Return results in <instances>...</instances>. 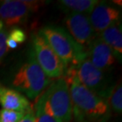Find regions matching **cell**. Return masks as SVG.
Returning a JSON list of instances; mask_svg holds the SVG:
<instances>
[{"instance_id": "cell-1", "label": "cell", "mask_w": 122, "mask_h": 122, "mask_svg": "<svg viewBox=\"0 0 122 122\" xmlns=\"http://www.w3.org/2000/svg\"><path fill=\"white\" fill-rule=\"evenodd\" d=\"M72 115L77 122H106L110 116L108 102L89 91L74 75L67 81Z\"/></svg>"}, {"instance_id": "cell-2", "label": "cell", "mask_w": 122, "mask_h": 122, "mask_svg": "<svg viewBox=\"0 0 122 122\" xmlns=\"http://www.w3.org/2000/svg\"><path fill=\"white\" fill-rule=\"evenodd\" d=\"M38 33L61 60L65 69L76 67L87 57V52L65 29L49 25L41 28Z\"/></svg>"}, {"instance_id": "cell-3", "label": "cell", "mask_w": 122, "mask_h": 122, "mask_svg": "<svg viewBox=\"0 0 122 122\" xmlns=\"http://www.w3.org/2000/svg\"><path fill=\"white\" fill-rule=\"evenodd\" d=\"M52 82L36 62L31 48L26 62L18 68L12 79V86L28 98L35 99L47 89Z\"/></svg>"}, {"instance_id": "cell-4", "label": "cell", "mask_w": 122, "mask_h": 122, "mask_svg": "<svg viewBox=\"0 0 122 122\" xmlns=\"http://www.w3.org/2000/svg\"><path fill=\"white\" fill-rule=\"evenodd\" d=\"M38 100L46 113L60 122H71L73 119L69 85L63 77L51 82Z\"/></svg>"}, {"instance_id": "cell-5", "label": "cell", "mask_w": 122, "mask_h": 122, "mask_svg": "<svg viewBox=\"0 0 122 122\" xmlns=\"http://www.w3.org/2000/svg\"><path fill=\"white\" fill-rule=\"evenodd\" d=\"M75 75L79 81L97 97L108 100L114 86L106 71L97 69L88 58L81 61L75 67Z\"/></svg>"}, {"instance_id": "cell-6", "label": "cell", "mask_w": 122, "mask_h": 122, "mask_svg": "<svg viewBox=\"0 0 122 122\" xmlns=\"http://www.w3.org/2000/svg\"><path fill=\"white\" fill-rule=\"evenodd\" d=\"M32 48L36 62L49 79H59L63 77L65 67L40 33L32 36Z\"/></svg>"}, {"instance_id": "cell-7", "label": "cell", "mask_w": 122, "mask_h": 122, "mask_svg": "<svg viewBox=\"0 0 122 122\" xmlns=\"http://www.w3.org/2000/svg\"><path fill=\"white\" fill-rule=\"evenodd\" d=\"M41 1L2 0L0 1V22L6 27H14L25 23L31 14L42 6Z\"/></svg>"}, {"instance_id": "cell-8", "label": "cell", "mask_w": 122, "mask_h": 122, "mask_svg": "<svg viewBox=\"0 0 122 122\" xmlns=\"http://www.w3.org/2000/svg\"><path fill=\"white\" fill-rule=\"evenodd\" d=\"M65 25L67 32L75 42L87 52L89 46L96 37L88 16L82 14L67 13L65 18Z\"/></svg>"}, {"instance_id": "cell-9", "label": "cell", "mask_w": 122, "mask_h": 122, "mask_svg": "<svg viewBox=\"0 0 122 122\" xmlns=\"http://www.w3.org/2000/svg\"><path fill=\"white\" fill-rule=\"evenodd\" d=\"M95 33L98 34L121 19V10L105 2H98L88 16Z\"/></svg>"}, {"instance_id": "cell-10", "label": "cell", "mask_w": 122, "mask_h": 122, "mask_svg": "<svg viewBox=\"0 0 122 122\" xmlns=\"http://www.w3.org/2000/svg\"><path fill=\"white\" fill-rule=\"evenodd\" d=\"M87 58L95 67L106 72L111 70L118 60L110 47L98 36H96L89 46Z\"/></svg>"}, {"instance_id": "cell-11", "label": "cell", "mask_w": 122, "mask_h": 122, "mask_svg": "<svg viewBox=\"0 0 122 122\" xmlns=\"http://www.w3.org/2000/svg\"><path fill=\"white\" fill-rule=\"evenodd\" d=\"M0 105L4 109L22 113H26L32 107L25 96L2 83H0Z\"/></svg>"}, {"instance_id": "cell-12", "label": "cell", "mask_w": 122, "mask_h": 122, "mask_svg": "<svg viewBox=\"0 0 122 122\" xmlns=\"http://www.w3.org/2000/svg\"><path fill=\"white\" fill-rule=\"evenodd\" d=\"M97 36L109 45L117 60L122 56V33L121 21L117 22L98 33Z\"/></svg>"}, {"instance_id": "cell-13", "label": "cell", "mask_w": 122, "mask_h": 122, "mask_svg": "<svg viewBox=\"0 0 122 122\" xmlns=\"http://www.w3.org/2000/svg\"><path fill=\"white\" fill-rule=\"evenodd\" d=\"M98 2V0H60L58 2L67 13L90 14Z\"/></svg>"}, {"instance_id": "cell-14", "label": "cell", "mask_w": 122, "mask_h": 122, "mask_svg": "<svg viewBox=\"0 0 122 122\" xmlns=\"http://www.w3.org/2000/svg\"><path fill=\"white\" fill-rule=\"evenodd\" d=\"M108 104L110 110L117 114H121L122 111V86L121 84L114 86L111 94L108 97Z\"/></svg>"}, {"instance_id": "cell-15", "label": "cell", "mask_w": 122, "mask_h": 122, "mask_svg": "<svg viewBox=\"0 0 122 122\" xmlns=\"http://www.w3.org/2000/svg\"><path fill=\"white\" fill-rule=\"evenodd\" d=\"M26 39L25 33L23 30L14 26L8 32V35L6 37V46L7 48L15 49L22 44Z\"/></svg>"}, {"instance_id": "cell-16", "label": "cell", "mask_w": 122, "mask_h": 122, "mask_svg": "<svg viewBox=\"0 0 122 122\" xmlns=\"http://www.w3.org/2000/svg\"><path fill=\"white\" fill-rule=\"evenodd\" d=\"M33 110L34 114H35V122H60L53 117L46 113L43 108L41 102L38 99Z\"/></svg>"}, {"instance_id": "cell-17", "label": "cell", "mask_w": 122, "mask_h": 122, "mask_svg": "<svg viewBox=\"0 0 122 122\" xmlns=\"http://www.w3.org/2000/svg\"><path fill=\"white\" fill-rule=\"evenodd\" d=\"M25 113L7 110L2 109L0 110V122H19L24 117Z\"/></svg>"}, {"instance_id": "cell-18", "label": "cell", "mask_w": 122, "mask_h": 122, "mask_svg": "<svg viewBox=\"0 0 122 122\" xmlns=\"http://www.w3.org/2000/svg\"><path fill=\"white\" fill-rule=\"evenodd\" d=\"M8 32L9 30L7 27L0 22V62L2 60L8 50L6 46V37Z\"/></svg>"}, {"instance_id": "cell-19", "label": "cell", "mask_w": 122, "mask_h": 122, "mask_svg": "<svg viewBox=\"0 0 122 122\" xmlns=\"http://www.w3.org/2000/svg\"><path fill=\"white\" fill-rule=\"evenodd\" d=\"M19 122H35V114H34V110L32 107L30 110L26 112L24 117Z\"/></svg>"}]
</instances>
